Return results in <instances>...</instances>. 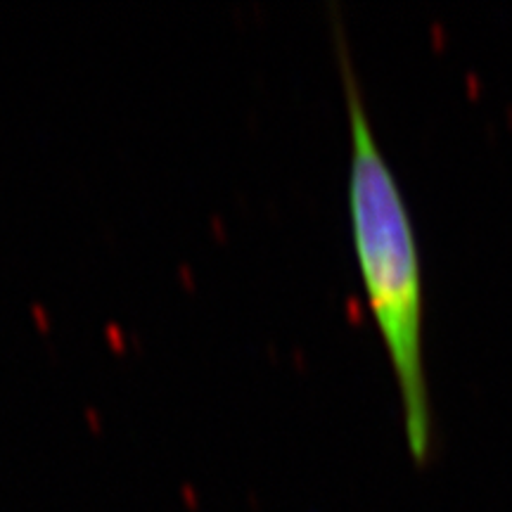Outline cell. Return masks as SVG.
I'll list each match as a JSON object with an SVG mask.
<instances>
[{"label": "cell", "mask_w": 512, "mask_h": 512, "mask_svg": "<svg viewBox=\"0 0 512 512\" xmlns=\"http://www.w3.org/2000/svg\"><path fill=\"white\" fill-rule=\"evenodd\" d=\"M332 27L351 133L347 188L351 238L368 306L394 368L406 444L411 456L425 463L432 453L434 418L425 370V285L420 249L406 197L370 124L342 19L335 17Z\"/></svg>", "instance_id": "cell-1"}]
</instances>
